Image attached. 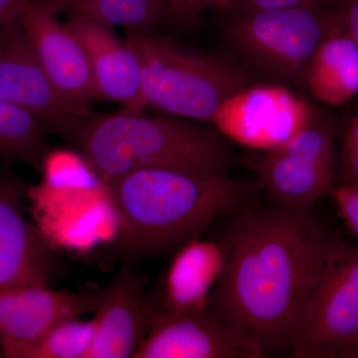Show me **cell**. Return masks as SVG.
I'll list each match as a JSON object with an SVG mask.
<instances>
[{
  "label": "cell",
  "mask_w": 358,
  "mask_h": 358,
  "mask_svg": "<svg viewBox=\"0 0 358 358\" xmlns=\"http://www.w3.org/2000/svg\"><path fill=\"white\" fill-rule=\"evenodd\" d=\"M333 239L310 210L242 207L220 243L225 268L209 308L267 357L291 355L301 308Z\"/></svg>",
  "instance_id": "6da1fadb"
},
{
  "label": "cell",
  "mask_w": 358,
  "mask_h": 358,
  "mask_svg": "<svg viewBox=\"0 0 358 358\" xmlns=\"http://www.w3.org/2000/svg\"><path fill=\"white\" fill-rule=\"evenodd\" d=\"M120 246L131 256L178 251L216 219L246 206L248 186L231 176L140 169L107 183Z\"/></svg>",
  "instance_id": "7a4b0ae2"
},
{
  "label": "cell",
  "mask_w": 358,
  "mask_h": 358,
  "mask_svg": "<svg viewBox=\"0 0 358 358\" xmlns=\"http://www.w3.org/2000/svg\"><path fill=\"white\" fill-rule=\"evenodd\" d=\"M103 182L140 169L229 176L234 155L219 131L174 115L122 109L90 114L73 143Z\"/></svg>",
  "instance_id": "3957f363"
},
{
  "label": "cell",
  "mask_w": 358,
  "mask_h": 358,
  "mask_svg": "<svg viewBox=\"0 0 358 358\" xmlns=\"http://www.w3.org/2000/svg\"><path fill=\"white\" fill-rule=\"evenodd\" d=\"M140 60L145 109L212 122L226 100L248 85L246 76L217 59L182 50L148 32L124 40Z\"/></svg>",
  "instance_id": "277c9868"
},
{
  "label": "cell",
  "mask_w": 358,
  "mask_h": 358,
  "mask_svg": "<svg viewBox=\"0 0 358 358\" xmlns=\"http://www.w3.org/2000/svg\"><path fill=\"white\" fill-rule=\"evenodd\" d=\"M358 338V245L334 237L299 317L291 355L345 358Z\"/></svg>",
  "instance_id": "5b68a950"
},
{
  "label": "cell",
  "mask_w": 358,
  "mask_h": 358,
  "mask_svg": "<svg viewBox=\"0 0 358 358\" xmlns=\"http://www.w3.org/2000/svg\"><path fill=\"white\" fill-rule=\"evenodd\" d=\"M334 24V10L305 4L243 13L227 32L232 44L254 64L284 81L299 83Z\"/></svg>",
  "instance_id": "8992f818"
},
{
  "label": "cell",
  "mask_w": 358,
  "mask_h": 358,
  "mask_svg": "<svg viewBox=\"0 0 358 358\" xmlns=\"http://www.w3.org/2000/svg\"><path fill=\"white\" fill-rule=\"evenodd\" d=\"M247 162L273 205L310 210L334 187L336 154L333 127L315 117L284 145L252 155Z\"/></svg>",
  "instance_id": "52a82bcc"
},
{
  "label": "cell",
  "mask_w": 358,
  "mask_h": 358,
  "mask_svg": "<svg viewBox=\"0 0 358 358\" xmlns=\"http://www.w3.org/2000/svg\"><path fill=\"white\" fill-rule=\"evenodd\" d=\"M0 96L33 115L46 134H57L70 143L91 114L61 98L20 20L0 29Z\"/></svg>",
  "instance_id": "ba28073f"
},
{
  "label": "cell",
  "mask_w": 358,
  "mask_h": 358,
  "mask_svg": "<svg viewBox=\"0 0 358 358\" xmlns=\"http://www.w3.org/2000/svg\"><path fill=\"white\" fill-rule=\"evenodd\" d=\"M310 103L281 86H246L230 96L212 124L223 136L265 150L284 145L315 121Z\"/></svg>",
  "instance_id": "9c48e42d"
},
{
  "label": "cell",
  "mask_w": 358,
  "mask_h": 358,
  "mask_svg": "<svg viewBox=\"0 0 358 358\" xmlns=\"http://www.w3.org/2000/svg\"><path fill=\"white\" fill-rule=\"evenodd\" d=\"M265 352L233 331L210 308L152 313V324L134 358H262Z\"/></svg>",
  "instance_id": "30bf717a"
},
{
  "label": "cell",
  "mask_w": 358,
  "mask_h": 358,
  "mask_svg": "<svg viewBox=\"0 0 358 358\" xmlns=\"http://www.w3.org/2000/svg\"><path fill=\"white\" fill-rule=\"evenodd\" d=\"M18 20L61 98L75 109L91 113L95 86L86 52L75 33L58 20L57 11L46 0L30 2Z\"/></svg>",
  "instance_id": "8fae6325"
},
{
  "label": "cell",
  "mask_w": 358,
  "mask_h": 358,
  "mask_svg": "<svg viewBox=\"0 0 358 358\" xmlns=\"http://www.w3.org/2000/svg\"><path fill=\"white\" fill-rule=\"evenodd\" d=\"M58 270L46 235L25 218L15 187L0 178V288L50 287Z\"/></svg>",
  "instance_id": "7c38bea8"
},
{
  "label": "cell",
  "mask_w": 358,
  "mask_h": 358,
  "mask_svg": "<svg viewBox=\"0 0 358 358\" xmlns=\"http://www.w3.org/2000/svg\"><path fill=\"white\" fill-rule=\"evenodd\" d=\"M102 289L56 291L48 286L0 288V343L35 341L66 320L96 313Z\"/></svg>",
  "instance_id": "4fadbf2b"
},
{
  "label": "cell",
  "mask_w": 358,
  "mask_h": 358,
  "mask_svg": "<svg viewBox=\"0 0 358 358\" xmlns=\"http://www.w3.org/2000/svg\"><path fill=\"white\" fill-rule=\"evenodd\" d=\"M145 278L124 266L102 289L89 358H134L152 324Z\"/></svg>",
  "instance_id": "5bb4252c"
},
{
  "label": "cell",
  "mask_w": 358,
  "mask_h": 358,
  "mask_svg": "<svg viewBox=\"0 0 358 358\" xmlns=\"http://www.w3.org/2000/svg\"><path fill=\"white\" fill-rule=\"evenodd\" d=\"M66 24L83 45L96 98L122 109L145 110L140 60L133 49L115 36L110 26L70 14Z\"/></svg>",
  "instance_id": "9a60e30c"
},
{
  "label": "cell",
  "mask_w": 358,
  "mask_h": 358,
  "mask_svg": "<svg viewBox=\"0 0 358 358\" xmlns=\"http://www.w3.org/2000/svg\"><path fill=\"white\" fill-rule=\"evenodd\" d=\"M222 245L193 239L178 250L166 273L164 307L152 313L186 312L209 308L223 275Z\"/></svg>",
  "instance_id": "2e32d148"
},
{
  "label": "cell",
  "mask_w": 358,
  "mask_h": 358,
  "mask_svg": "<svg viewBox=\"0 0 358 358\" xmlns=\"http://www.w3.org/2000/svg\"><path fill=\"white\" fill-rule=\"evenodd\" d=\"M315 98L334 107L345 105L358 94V46L336 24L320 45L303 76Z\"/></svg>",
  "instance_id": "e0dca14e"
},
{
  "label": "cell",
  "mask_w": 358,
  "mask_h": 358,
  "mask_svg": "<svg viewBox=\"0 0 358 358\" xmlns=\"http://www.w3.org/2000/svg\"><path fill=\"white\" fill-rule=\"evenodd\" d=\"M56 11L84 16L102 24L122 26L128 31L147 32L167 10V0H46Z\"/></svg>",
  "instance_id": "ac0fdd59"
},
{
  "label": "cell",
  "mask_w": 358,
  "mask_h": 358,
  "mask_svg": "<svg viewBox=\"0 0 358 358\" xmlns=\"http://www.w3.org/2000/svg\"><path fill=\"white\" fill-rule=\"evenodd\" d=\"M48 154L46 131L38 121L0 96V157L40 171Z\"/></svg>",
  "instance_id": "d6986e66"
},
{
  "label": "cell",
  "mask_w": 358,
  "mask_h": 358,
  "mask_svg": "<svg viewBox=\"0 0 358 358\" xmlns=\"http://www.w3.org/2000/svg\"><path fill=\"white\" fill-rule=\"evenodd\" d=\"M95 320H66L30 343H0L6 358H89L94 338Z\"/></svg>",
  "instance_id": "ffe728a7"
},
{
  "label": "cell",
  "mask_w": 358,
  "mask_h": 358,
  "mask_svg": "<svg viewBox=\"0 0 358 358\" xmlns=\"http://www.w3.org/2000/svg\"><path fill=\"white\" fill-rule=\"evenodd\" d=\"M329 194L346 227L358 239V183L334 186Z\"/></svg>",
  "instance_id": "44dd1931"
},
{
  "label": "cell",
  "mask_w": 358,
  "mask_h": 358,
  "mask_svg": "<svg viewBox=\"0 0 358 358\" xmlns=\"http://www.w3.org/2000/svg\"><path fill=\"white\" fill-rule=\"evenodd\" d=\"M343 1L345 0H231L228 7H235L243 13L260 10V9L282 8V7L305 6V4L338 6Z\"/></svg>",
  "instance_id": "7402d4cb"
},
{
  "label": "cell",
  "mask_w": 358,
  "mask_h": 358,
  "mask_svg": "<svg viewBox=\"0 0 358 358\" xmlns=\"http://www.w3.org/2000/svg\"><path fill=\"white\" fill-rule=\"evenodd\" d=\"M358 183V141L343 140L338 185Z\"/></svg>",
  "instance_id": "603a6c76"
},
{
  "label": "cell",
  "mask_w": 358,
  "mask_h": 358,
  "mask_svg": "<svg viewBox=\"0 0 358 358\" xmlns=\"http://www.w3.org/2000/svg\"><path fill=\"white\" fill-rule=\"evenodd\" d=\"M336 21L358 46V0H345L334 9Z\"/></svg>",
  "instance_id": "cb8c5ba5"
},
{
  "label": "cell",
  "mask_w": 358,
  "mask_h": 358,
  "mask_svg": "<svg viewBox=\"0 0 358 358\" xmlns=\"http://www.w3.org/2000/svg\"><path fill=\"white\" fill-rule=\"evenodd\" d=\"M35 0H0V29L18 20L24 7Z\"/></svg>",
  "instance_id": "d4e9b609"
},
{
  "label": "cell",
  "mask_w": 358,
  "mask_h": 358,
  "mask_svg": "<svg viewBox=\"0 0 358 358\" xmlns=\"http://www.w3.org/2000/svg\"><path fill=\"white\" fill-rule=\"evenodd\" d=\"M169 9L183 17L190 18L203 9L202 0H167Z\"/></svg>",
  "instance_id": "484cf974"
},
{
  "label": "cell",
  "mask_w": 358,
  "mask_h": 358,
  "mask_svg": "<svg viewBox=\"0 0 358 358\" xmlns=\"http://www.w3.org/2000/svg\"><path fill=\"white\" fill-rule=\"evenodd\" d=\"M343 140L358 141V115L353 117L350 124H348Z\"/></svg>",
  "instance_id": "4316f807"
},
{
  "label": "cell",
  "mask_w": 358,
  "mask_h": 358,
  "mask_svg": "<svg viewBox=\"0 0 358 358\" xmlns=\"http://www.w3.org/2000/svg\"><path fill=\"white\" fill-rule=\"evenodd\" d=\"M231 0H202L203 8L207 6L228 7Z\"/></svg>",
  "instance_id": "83f0119b"
},
{
  "label": "cell",
  "mask_w": 358,
  "mask_h": 358,
  "mask_svg": "<svg viewBox=\"0 0 358 358\" xmlns=\"http://www.w3.org/2000/svg\"><path fill=\"white\" fill-rule=\"evenodd\" d=\"M358 355V338L355 341V345H352V350H350L348 355L345 358H355Z\"/></svg>",
  "instance_id": "f1b7e54d"
},
{
  "label": "cell",
  "mask_w": 358,
  "mask_h": 358,
  "mask_svg": "<svg viewBox=\"0 0 358 358\" xmlns=\"http://www.w3.org/2000/svg\"><path fill=\"white\" fill-rule=\"evenodd\" d=\"M0 357H2L1 350H0Z\"/></svg>",
  "instance_id": "f546056e"
},
{
  "label": "cell",
  "mask_w": 358,
  "mask_h": 358,
  "mask_svg": "<svg viewBox=\"0 0 358 358\" xmlns=\"http://www.w3.org/2000/svg\"><path fill=\"white\" fill-rule=\"evenodd\" d=\"M355 358H358V355H357V357H355Z\"/></svg>",
  "instance_id": "4dcf8cb0"
}]
</instances>
